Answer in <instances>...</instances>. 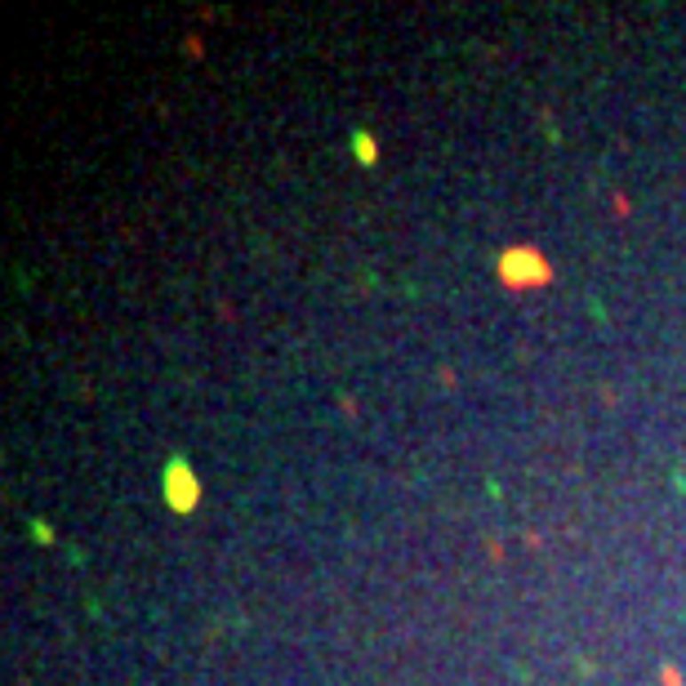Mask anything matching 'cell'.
<instances>
[{"mask_svg":"<svg viewBox=\"0 0 686 686\" xmlns=\"http://www.w3.org/2000/svg\"><path fill=\"white\" fill-rule=\"evenodd\" d=\"M499 281L513 285V290H535V285H548L553 281V263L539 250L517 245V250H504L499 254Z\"/></svg>","mask_w":686,"mask_h":686,"instance_id":"obj_1","label":"cell"},{"mask_svg":"<svg viewBox=\"0 0 686 686\" xmlns=\"http://www.w3.org/2000/svg\"><path fill=\"white\" fill-rule=\"evenodd\" d=\"M165 504H170L179 517L192 513V508L201 504V482H196V473H192L187 459H170V464H165Z\"/></svg>","mask_w":686,"mask_h":686,"instance_id":"obj_2","label":"cell"},{"mask_svg":"<svg viewBox=\"0 0 686 686\" xmlns=\"http://www.w3.org/2000/svg\"><path fill=\"white\" fill-rule=\"evenodd\" d=\"M659 682H664V686H682V673L664 664V668H659Z\"/></svg>","mask_w":686,"mask_h":686,"instance_id":"obj_4","label":"cell"},{"mask_svg":"<svg viewBox=\"0 0 686 686\" xmlns=\"http://www.w3.org/2000/svg\"><path fill=\"white\" fill-rule=\"evenodd\" d=\"M353 152H357V165H375V161H379V143H375L366 130L353 134Z\"/></svg>","mask_w":686,"mask_h":686,"instance_id":"obj_3","label":"cell"}]
</instances>
